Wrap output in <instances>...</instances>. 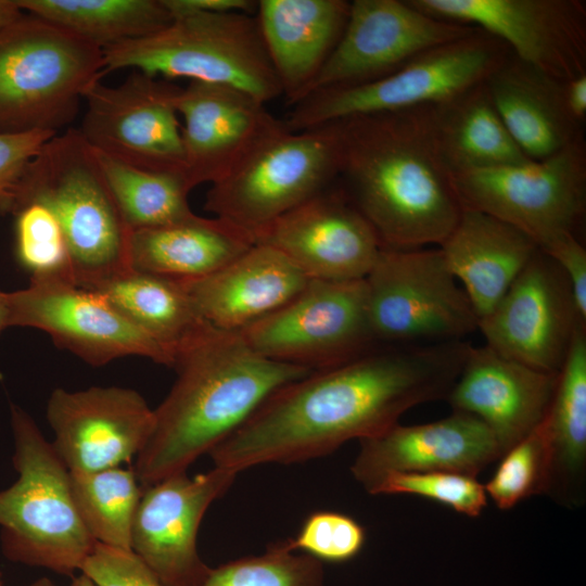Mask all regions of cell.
Segmentation results:
<instances>
[{"label":"cell","mask_w":586,"mask_h":586,"mask_svg":"<svg viewBox=\"0 0 586 586\" xmlns=\"http://www.w3.org/2000/svg\"><path fill=\"white\" fill-rule=\"evenodd\" d=\"M470 345L463 340L387 344L315 370L273 392L213 448L214 467L239 473L263 463L302 462L374 436L408 409L446 398Z\"/></svg>","instance_id":"cell-1"},{"label":"cell","mask_w":586,"mask_h":586,"mask_svg":"<svg viewBox=\"0 0 586 586\" xmlns=\"http://www.w3.org/2000/svg\"><path fill=\"white\" fill-rule=\"evenodd\" d=\"M342 188L382 247L440 246L462 205L436 146L429 105L333 122Z\"/></svg>","instance_id":"cell-2"},{"label":"cell","mask_w":586,"mask_h":586,"mask_svg":"<svg viewBox=\"0 0 586 586\" xmlns=\"http://www.w3.org/2000/svg\"><path fill=\"white\" fill-rule=\"evenodd\" d=\"M178 377L154 409L151 438L132 467L140 485L187 472L281 386L315 370L266 358L238 332L212 329L176 360Z\"/></svg>","instance_id":"cell-3"},{"label":"cell","mask_w":586,"mask_h":586,"mask_svg":"<svg viewBox=\"0 0 586 586\" xmlns=\"http://www.w3.org/2000/svg\"><path fill=\"white\" fill-rule=\"evenodd\" d=\"M39 203L64 234L75 284L88 289L130 269L127 226L93 149L77 128L48 140L25 169L14 214Z\"/></svg>","instance_id":"cell-4"},{"label":"cell","mask_w":586,"mask_h":586,"mask_svg":"<svg viewBox=\"0 0 586 586\" xmlns=\"http://www.w3.org/2000/svg\"><path fill=\"white\" fill-rule=\"evenodd\" d=\"M17 480L0 491V540L11 561L73 575L97 544L74 504L69 470L35 420L10 407Z\"/></svg>","instance_id":"cell-5"},{"label":"cell","mask_w":586,"mask_h":586,"mask_svg":"<svg viewBox=\"0 0 586 586\" xmlns=\"http://www.w3.org/2000/svg\"><path fill=\"white\" fill-rule=\"evenodd\" d=\"M104 68L102 48L24 12L0 28V132L59 133Z\"/></svg>","instance_id":"cell-6"},{"label":"cell","mask_w":586,"mask_h":586,"mask_svg":"<svg viewBox=\"0 0 586 586\" xmlns=\"http://www.w3.org/2000/svg\"><path fill=\"white\" fill-rule=\"evenodd\" d=\"M105 75L132 68L166 79L224 85L258 101L282 95L255 15H181L150 36L103 49Z\"/></svg>","instance_id":"cell-7"},{"label":"cell","mask_w":586,"mask_h":586,"mask_svg":"<svg viewBox=\"0 0 586 586\" xmlns=\"http://www.w3.org/2000/svg\"><path fill=\"white\" fill-rule=\"evenodd\" d=\"M510 54L500 39L475 28L379 79L314 92L294 104L282 123L297 132L348 117L438 104L484 82Z\"/></svg>","instance_id":"cell-8"},{"label":"cell","mask_w":586,"mask_h":586,"mask_svg":"<svg viewBox=\"0 0 586 586\" xmlns=\"http://www.w3.org/2000/svg\"><path fill=\"white\" fill-rule=\"evenodd\" d=\"M339 170L340 140L333 123L297 132L283 128L211 184L204 208L254 239L329 188Z\"/></svg>","instance_id":"cell-9"},{"label":"cell","mask_w":586,"mask_h":586,"mask_svg":"<svg viewBox=\"0 0 586 586\" xmlns=\"http://www.w3.org/2000/svg\"><path fill=\"white\" fill-rule=\"evenodd\" d=\"M377 343L458 341L479 319L437 249L382 247L365 278Z\"/></svg>","instance_id":"cell-10"},{"label":"cell","mask_w":586,"mask_h":586,"mask_svg":"<svg viewBox=\"0 0 586 586\" xmlns=\"http://www.w3.org/2000/svg\"><path fill=\"white\" fill-rule=\"evenodd\" d=\"M451 176L462 208L514 227L538 249L561 234H575L585 214L584 139L544 160Z\"/></svg>","instance_id":"cell-11"},{"label":"cell","mask_w":586,"mask_h":586,"mask_svg":"<svg viewBox=\"0 0 586 586\" xmlns=\"http://www.w3.org/2000/svg\"><path fill=\"white\" fill-rule=\"evenodd\" d=\"M238 333L259 355L310 370L344 364L377 344L365 279L309 280L281 308Z\"/></svg>","instance_id":"cell-12"},{"label":"cell","mask_w":586,"mask_h":586,"mask_svg":"<svg viewBox=\"0 0 586 586\" xmlns=\"http://www.w3.org/2000/svg\"><path fill=\"white\" fill-rule=\"evenodd\" d=\"M179 89L137 69L118 86L98 80L82 95L86 112L77 129L93 150L116 161L184 177L181 125L174 103Z\"/></svg>","instance_id":"cell-13"},{"label":"cell","mask_w":586,"mask_h":586,"mask_svg":"<svg viewBox=\"0 0 586 586\" xmlns=\"http://www.w3.org/2000/svg\"><path fill=\"white\" fill-rule=\"evenodd\" d=\"M10 328L41 330L55 345L92 366L140 356L174 366L171 357L100 293L63 279H30L7 292Z\"/></svg>","instance_id":"cell-14"},{"label":"cell","mask_w":586,"mask_h":586,"mask_svg":"<svg viewBox=\"0 0 586 586\" xmlns=\"http://www.w3.org/2000/svg\"><path fill=\"white\" fill-rule=\"evenodd\" d=\"M440 20L480 28L511 54L566 80L586 74V3L581 0H408Z\"/></svg>","instance_id":"cell-15"},{"label":"cell","mask_w":586,"mask_h":586,"mask_svg":"<svg viewBox=\"0 0 586 586\" xmlns=\"http://www.w3.org/2000/svg\"><path fill=\"white\" fill-rule=\"evenodd\" d=\"M475 28L435 18L408 0H354L336 47L301 100L320 90L384 77L420 53Z\"/></svg>","instance_id":"cell-16"},{"label":"cell","mask_w":586,"mask_h":586,"mask_svg":"<svg viewBox=\"0 0 586 586\" xmlns=\"http://www.w3.org/2000/svg\"><path fill=\"white\" fill-rule=\"evenodd\" d=\"M585 321L568 278L538 250L477 329L497 353L557 374Z\"/></svg>","instance_id":"cell-17"},{"label":"cell","mask_w":586,"mask_h":586,"mask_svg":"<svg viewBox=\"0 0 586 586\" xmlns=\"http://www.w3.org/2000/svg\"><path fill=\"white\" fill-rule=\"evenodd\" d=\"M238 472L214 467L142 487L131 530V550L164 586H201L211 568L198 551V533L208 507L233 484Z\"/></svg>","instance_id":"cell-18"},{"label":"cell","mask_w":586,"mask_h":586,"mask_svg":"<svg viewBox=\"0 0 586 586\" xmlns=\"http://www.w3.org/2000/svg\"><path fill=\"white\" fill-rule=\"evenodd\" d=\"M52 446L69 472H93L129 463L145 447L155 413L135 390L90 386L55 388L47 403Z\"/></svg>","instance_id":"cell-19"},{"label":"cell","mask_w":586,"mask_h":586,"mask_svg":"<svg viewBox=\"0 0 586 586\" xmlns=\"http://www.w3.org/2000/svg\"><path fill=\"white\" fill-rule=\"evenodd\" d=\"M329 188L263 229L254 243L278 250L309 280L365 279L382 244L345 191Z\"/></svg>","instance_id":"cell-20"},{"label":"cell","mask_w":586,"mask_h":586,"mask_svg":"<svg viewBox=\"0 0 586 586\" xmlns=\"http://www.w3.org/2000/svg\"><path fill=\"white\" fill-rule=\"evenodd\" d=\"M174 103L183 120L184 179L190 190L220 181L284 128L265 103L224 85L190 81Z\"/></svg>","instance_id":"cell-21"},{"label":"cell","mask_w":586,"mask_h":586,"mask_svg":"<svg viewBox=\"0 0 586 586\" xmlns=\"http://www.w3.org/2000/svg\"><path fill=\"white\" fill-rule=\"evenodd\" d=\"M359 442L351 471L367 492L392 473L445 471L476 476L502 456L482 420L455 410L430 423H396Z\"/></svg>","instance_id":"cell-22"},{"label":"cell","mask_w":586,"mask_h":586,"mask_svg":"<svg viewBox=\"0 0 586 586\" xmlns=\"http://www.w3.org/2000/svg\"><path fill=\"white\" fill-rule=\"evenodd\" d=\"M557 380L558 373L536 370L487 345H471L446 399L453 410L482 420L504 454L544 420Z\"/></svg>","instance_id":"cell-23"},{"label":"cell","mask_w":586,"mask_h":586,"mask_svg":"<svg viewBox=\"0 0 586 586\" xmlns=\"http://www.w3.org/2000/svg\"><path fill=\"white\" fill-rule=\"evenodd\" d=\"M178 281L212 327L241 332L290 302L309 279L278 250L255 243L211 275Z\"/></svg>","instance_id":"cell-24"},{"label":"cell","mask_w":586,"mask_h":586,"mask_svg":"<svg viewBox=\"0 0 586 586\" xmlns=\"http://www.w3.org/2000/svg\"><path fill=\"white\" fill-rule=\"evenodd\" d=\"M344 0H260L256 18L286 104L293 106L321 71L347 22Z\"/></svg>","instance_id":"cell-25"},{"label":"cell","mask_w":586,"mask_h":586,"mask_svg":"<svg viewBox=\"0 0 586 586\" xmlns=\"http://www.w3.org/2000/svg\"><path fill=\"white\" fill-rule=\"evenodd\" d=\"M440 247L477 319L488 315L538 251L526 234L487 214L462 208Z\"/></svg>","instance_id":"cell-26"},{"label":"cell","mask_w":586,"mask_h":586,"mask_svg":"<svg viewBox=\"0 0 586 586\" xmlns=\"http://www.w3.org/2000/svg\"><path fill=\"white\" fill-rule=\"evenodd\" d=\"M562 81L512 54L485 80L505 126L530 160L547 158L584 139V127L565 109Z\"/></svg>","instance_id":"cell-27"},{"label":"cell","mask_w":586,"mask_h":586,"mask_svg":"<svg viewBox=\"0 0 586 586\" xmlns=\"http://www.w3.org/2000/svg\"><path fill=\"white\" fill-rule=\"evenodd\" d=\"M244 230L196 214L174 224L131 231V269L191 280L225 267L254 245Z\"/></svg>","instance_id":"cell-28"},{"label":"cell","mask_w":586,"mask_h":586,"mask_svg":"<svg viewBox=\"0 0 586 586\" xmlns=\"http://www.w3.org/2000/svg\"><path fill=\"white\" fill-rule=\"evenodd\" d=\"M88 290L104 296L156 342L171 357L174 366L183 352L214 329L178 280L130 268Z\"/></svg>","instance_id":"cell-29"},{"label":"cell","mask_w":586,"mask_h":586,"mask_svg":"<svg viewBox=\"0 0 586 586\" xmlns=\"http://www.w3.org/2000/svg\"><path fill=\"white\" fill-rule=\"evenodd\" d=\"M429 115L436 146L451 175L530 160L505 126L485 81L429 105Z\"/></svg>","instance_id":"cell-30"},{"label":"cell","mask_w":586,"mask_h":586,"mask_svg":"<svg viewBox=\"0 0 586 586\" xmlns=\"http://www.w3.org/2000/svg\"><path fill=\"white\" fill-rule=\"evenodd\" d=\"M545 421L550 454L546 494L564 504H579L586 467L585 323L575 331Z\"/></svg>","instance_id":"cell-31"},{"label":"cell","mask_w":586,"mask_h":586,"mask_svg":"<svg viewBox=\"0 0 586 586\" xmlns=\"http://www.w3.org/2000/svg\"><path fill=\"white\" fill-rule=\"evenodd\" d=\"M29 14L105 49L165 28L173 17L163 0H16Z\"/></svg>","instance_id":"cell-32"},{"label":"cell","mask_w":586,"mask_h":586,"mask_svg":"<svg viewBox=\"0 0 586 586\" xmlns=\"http://www.w3.org/2000/svg\"><path fill=\"white\" fill-rule=\"evenodd\" d=\"M112 195L131 231L181 221L194 215L180 174L132 167L93 150Z\"/></svg>","instance_id":"cell-33"},{"label":"cell","mask_w":586,"mask_h":586,"mask_svg":"<svg viewBox=\"0 0 586 586\" xmlns=\"http://www.w3.org/2000/svg\"><path fill=\"white\" fill-rule=\"evenodd\" d=\"M77 512L95 543L131 550V530L141 497L133 468L69 472Z\"/></svg>","instance_id":"cell-34"},{"label":"cell","mask_w":586,"mask_h":586,"mask_svg":"<svg viewBox=\"0 0 586 586\" xmlns=\"http://www.w3.org/2000/svg\"><path fill=\"white\" fill-rule=\"evenodd\" d=\"M321 561L276 543L258 556L227 562L211 572L201 586H323Z\"/></svg>","instance_id":"cell-35"},{"label":"cell","mask_w":586,"mask_h":586,"mask_svg":"<svg viewBox=\"0 0 586 586\" xmlns=\"http://www.w3.org/2000/svg\"><path fill=\"white\" fill-rule=\"evenodd\" d=\"M500 458L496 471L484 484L486 495L499 509L509 510L533 495L546 494L550 454L545 418Z\"/></svg>","instance_id":"cell-36"},{"label":"cell","mask_w":586,"mask_h":586,"mask_svg":"<svg viewBox=\"0 0 586 586\" xmlns=\"http://www.w3.org/2000/svg\"><path fill=\"white\" fill-rule=\"evenodd\" d=\"M14 217L16 259L30 279L74 282L67 244L52 212L42 204L30 203Z\"/></svg>","instance_id":"cell-37"},{"label":"cell","mask_w":586,"mask_h":586,"mask_svg":"<svg viewBox=\"0 0 586 586\" xmlns=\"http://www.w3.org/2000/svg\"><path fill=\"white\" fill-rule=\"evenodd\" d=\"M368 493L420 496L472 518L479 517L487 506L484 485L475 476L456 472L392 473L377 482Z\"/></svg>","instance_id":"cell-38"},{"label":"cell","mask_w":586,"mask_h":586,"mask_svg":"<svg viewBox=\"0 0 586 586\" xmlns=\"http://www.w3.org/2000/svg\"><path fill=\"white\" fill-rule=\"evenodd\" d=\"M365 542V528L349 515L335 511L309 514L296 536L285 540L289 549L329 562L353 559Z\"/></svg>","instance_id":"cell-39"},{"label":"cell","mask_w":586,"mask_h":586,"mask_svg":"<svg viewBox=\"0 0 586 586\" xmlns=\"http://www.w3.org/2000/svg\"><path fill=\"white\" fill-rule=\"evenodd\" d=\"M80 573L95 586H164L132 550L99 543L82 563Z\"/></svg>","instance_id":"cell-40"},{"label":"cell","mask_w":586,"mask_h":586,"mask_svg":"<svg viewBox=\"0 0 586 586\" xmlns=\"http://www.w3.org/2000/svg\"><path fill=\"white\" fill-rule=\"evenodd\" d=\"M58 133L47 130L0 132V214H13L16 191L30 161Z\"/></svg>","instance_id":"cell-41"},{"label":"cell","mask_w":586,"mask_h":586,"mask_svg":"<svg viewBox=\"0 0 586 586\" xmlns=\"http://www.w3.org/2000/svg\"><path fill=\"white\" fill-rule=\"evenodd\" d=\"M568 278L581 317L586 320V250L574 233H564L538 249Z\"/></svg>","instance_id":"cell-42"},{"label":"cell","mask_w":586,"mask_h":586,"mask_svg":"<svg viewBox=\"0 0 586 586\" xmlns=\"http://www.w3.org/2000/svg\"><path fill=\"white\" fill-rule=\"evenodd\" d=\"M171 17L193 13H246L257 10V1L252 0H163Z\"/></svg>","instance_id":"cell-43"},{"label":"cell","mask_w":586,"mask_h":586,"mask_svg":"<svg viewBox=\"0 0 586 586\" xmlns=\"http://www.w3.org/2000/svg\"><path fill=\"white\" fill-rule=\"evenodd\" d=\"M565 109L571 118L579 126L586 122V74L562 81Z\"/></svg>","instance_id":"cell-44"},{"label":"cell","mask_w":586,"mask_h":586,"mask_svg":"<svg viewBox=\"0 0 586 586\" xmlns=\"http://www.w3.org/2000/svg\"><path fill=\"white\" fill-rule=\"evenodd\" d=\"M24 14L16 0H0V28Z\"/></svg>","instance_id":"cell-45"},{"label":"cell","mask_w":586,"mask_h":586,"mask_svg":"<svg viewBox=\"0 0 586 586\" xmlns=\"http://www.w3.org/2000/svg\"><path fill=\"white\" fill-rule=\"evenodd\" d=\"M10 328V308L7 292L0 290V334Z\"/></svg>","instance_id":"cell-46"},{"label":"cell","mask_w":586,"mask_h":586,"mask_svg":"<svg viewBox=\"0 0 586 586\" xmlns=\"http://www.w3.org/2000/svg\"><path fill=\"white\" fill-rule=\"evenodd\" d=\"M69 586H95V585L85 574L80 573L79 575L73 577Z\"/></svg>","instance_id":"cell-47"},{"label":"cell","mask_w":586,"mask_h":586,"mask_svg":"<svg viewBox=\"0 0 586 586\" xmlns=\"http://www.w3.org/2000/svg\"><path fill=\"white\" fill-rule=\"evenodd\" d=\"M28 586H55V585L51 582V579L47 577H41Z\"/></svg>","instance_id":"cell-48"},{"label":"cell","mask_w":586,"mask_h":586,"mask_svg":"<svg viewBox=\"0 0 586 586\" xmlns=\"http://www.w3.org/2000/svg\"><path fill=\"white\" fill-rule=\"evenodd\" d=\"M3 582H2V574L0 572V586H2Z\"/></svg>","instance_id":"cell-49"}]
</instances>
